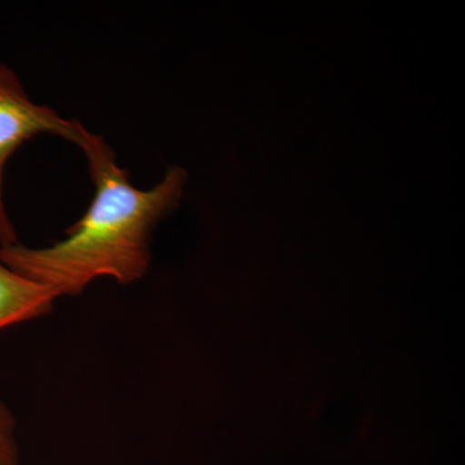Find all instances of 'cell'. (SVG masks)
Here are the masks:
<instances>
[{"label":"cell","mask_w":465,"mask_h":465,"mask_svg":"<svg viewBox=\"0 0 465 465\" xmlns=\"http://www.w3.org/2000/svg\"><path fill=\"white\" fill-rule=\"evenodd\" d=\"M75 145L84 153L94 183L84 215L67 229L65 240L51 246L32 249L18 242L0 246L3 264L48 287L57 298H76L99 278L121 284L143 280L152 262V232L179 203L186 183L185 171L173 167L154 188L142 191L99 134L82 125Z\"/></svg>","instance_id":"cell-1"},{"label":"cell","mask_w":465,"mask_h":465,"mask_svg":"<svg viewBox=\"0 0 465 465\" xmlns=\"http://www.w3.org/2000/svg\"><path fill=\"white\" fill-rule=\"evenodd\" d=\"M81 122L63 118L56 110L30 99L16 73L0 64V244L17 243V234L5 204V171L9 158L24 143L43 134L76 143Z\"/></svg>","instance_id":"cell-2"},{"label":"cell","mask_w":465,"mask_h":465,"mask_svg":"<svg viewBox=\"0 0 465 465\" xmlns=\"http://www.w3.org/2000/svg\"><path fill=\"white\" fill-rule=\"evenodd\" d=\"M56 293L16 273L0 262V331L14 324L48 316Z\"/></svg>","instance_id":"cell-3"},{"label":"cell","mask_w":465,"mask_h":465,"mask_svg":"<svg viewBox=\"0 0 465 465\" xmlns=\"http://www.w3.org/2000/svg\"><path fill=\"white\" fill-rule=\"evenodd\" d=\"M16 419L0 401V465H18Z\"/></svg>","instance_id":"cell-4"}]
</instances>
